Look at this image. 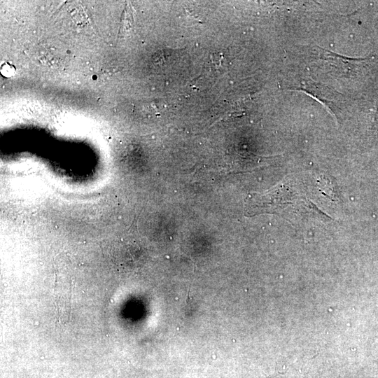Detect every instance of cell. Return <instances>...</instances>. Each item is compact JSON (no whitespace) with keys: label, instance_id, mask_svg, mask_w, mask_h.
I'll list each match as a JSON object with an SVG mask.
<instances>
[{"label":"cell","instance_id":"1","mask_svg":"<svg viewBox=\"0 0 378 378\" xmlns=\"http://www.w3.org/2000/svg\"><path fill=\"white\" fill-rule=\"evenodd\" d=\"M15 66L10 62H6L1 65L0 72L5 78L12 77L15 73Z\"/></svg>","mask_w":378,"mask_h":378}]
</instances>
